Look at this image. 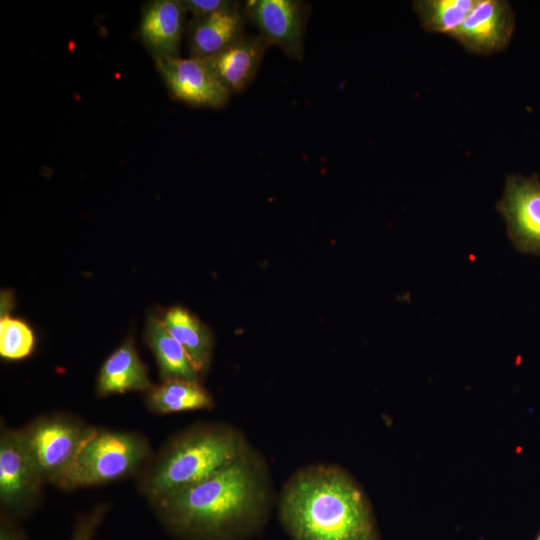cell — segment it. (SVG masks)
Masks as SVG:
<instances>
[{
	"label": "cell",
	"instance_id": "obj_1",
	"mask_svg": "<svg viewBox=\"0 0 540 540\" xmlns=\"http://www.w3.org/2000/svg\"><path fill=\"white\" fill-rule=\"evenodd\" d=\"M275 500L267 461L253 446L206 479L154 501L164 526L184 540H248Z\"/></svg>",
	"mask_w": 540,
	"mask_h": 540
},
{
	"label": "cell",
	"instance_id": "obj_2",
	"mask_svg": "<svg viewBox=\"0 0 540 540\" xmlns=\"http://www.w3.org/2000/svg\"><path fill=\"white\" fill-rule=\"evenodd\" d=\"M277 508L292 540H380L367 494L336 464L297 469L282 486Z\"/></svg>",
	"mask_w": 540,
	"mask_h": 540
},
{
	"label": "cell",
	"instance_id": "obj_3",
	"mask_svg": "<svg viewBox=\"0 0 540 540\" xmlns=\"http://www.w3.org/2000/svg\"><path fill=\"white\" fill-rule=\"evenodd\" d=\"M251 447L246 435L230 424H196L168 444L143 489L154 502L217 473Z\"/></svg>",
	"mask_w": 540,
	"mask_h": 540
},
{
	"label": "cell",
	"instance_id": "obj_4",
	"mask_svg": "<svg viewBox=\"0 0 540 540\" xmlns=\"http://www.w3.org/2000/svg\"><path fill=\"white\" fill-rule=\"evenodd\" d=\"M148 454L147 440L136 433L95 429L56 485L70 490L121 479L137 470Z\"/></svg>",
	"mask_w": 540,
	"mask_h": 540
},
{
	"label": "cell",
	"instance_id": "obj_5",
	"mask_svg": "<svg viewBox=\"0 0 540 540\" xmlns=\"http://www.w3.org/2000/svg\"><path fill=\"white\" fill-rule=\"evenodd\" d=\"M95 431L67 416L42 417L19 430L23 447L43 482H56Z\"/></svg>",
	"mask_w": 540,
	"mask_h": 540
},
{
	"label": "cell",
	"instance_id": "obj_6",
	"mask_svg": "<svg viewBox=\"0 0 540 540\" xmlns=\"http://www.w3.org/2000/svg\"><path fill=\"white\" fill-rule=\"evenodd\" d=\"M497 210L506 221L514 246L521 252L540 255V178L509 175Z\"/></svg>",
	"mask_w": 540,
	"mask_h": 540
},
{
	"label": "cell",
	"instance_id": "obj_7",
	"mask_svg": "<svg viewBox=\"0 0 540 540\" xmlns=\"http://www.w3.org/2000/svg\"><path fill=\"white\" fill-rule=\"evenodd\" d=\"M156 67L172 96L193 106L220 108L230 92L203 59L161 58Z\"/></svg>",
	"mask_w": 540,
	"mask_h": 540
},
{
	"label": "cell",
	"instance_id": "obj_8",
	"mask_svg": "<svg viewBox=\"0 0 540 540\" xmlns=\"http://www.w3.org/2000/svg\"><path fill=\"white\" fill-rule=\"evenodd\" d=\"M245 14L270 44L286 55L302 60L307 19L305 5L295 0H249Z\"/></svg>",
	"mask_w": 540,
	"mask_h": 540
},
{
	"label": "cell",
	"instance_id": "obj_9",
	"mask_svg": "<svg viewBox=\"0 0 540 540\" xmlns=\"http://www.w3.org/2000/svg\"><path fill=\"white\" fill-rule=\"evenodd\" d=\"M43 483L36 473L19 431L4 429L0 437V501L11 513L28 511Z\"/></svg>",
	"mask_w": 540,
	"mask_h": 540
},
{
	"label": "cell",
	"instance_id": "obj_10",
	"mask_svg": "<svg viewBox=\"0 0 540 540\" xmlns=\"http://www.w3.org/2000/svg\"><path fill=\"white\" fill-rule=\"evenodd\" d=\"M514 24V14L509 2L476 0L465 20L449 36L466 50L486 55L507 46Z\"/></svg>",
	"mask_w": 540,
	"mask_h": 540
},
{
	"label": "cell",
	"instance_id": "obj_11",
	"mask_svg": "<svg viewBox=\"0 0 540 540\" xmlns=\"http://www.w3.org/2000/svg\"><path fill=\"white\" fill-rule=\"evenodd\" d=\"M270 45L260 34H244L220 53L203 60L230 93H240L254 79Z\"/></svg>",
	"mask_w": 540,
	"mask_h": 540
},
{
	"label": "cell",
	"instance_id": "obj_12",
	"mask_svg": "<svg viewBox=\"0 0 540 540\" xmlns=\"http://www.w3.org/2000/svg\"><path fill=\"white\" fill-rule=\"evenodd\" d=\"M185 13L180 0H157L146 5L140 33L155 60L180 57Z\"/></svg>",
	"mask_w": 540,
	"mask_h": 540
},
{
	"label": "cell",
	"instance_id": "obj_13",
	"mask_svg": "<svg viewBox=\"0 0 540 540\" xmlns=\"http://www.w3.org/2000/svg\"><path fill=\"white\" fill-rule=\"evenodd\" d=\"M245 13L239 6L204 16H195L189 24V48L191 57H212L242 37Z\"/></svg>",
	"mask_w": 540,
	"mask_h": 540
},
{
	"label": "cell",
	"instance_id": "obj_14",
	"mask_svg": "<svg viewBox=\"0 0 540 540\" xmlns=\"http://www.w3.org/2000/svg\"><path fill=\"white\" fill-rule=\"evenodd\" d=\"M151 388L147 370L130 341L120 346L102 365L97 388L101 396L149 391Z\"/></svg>",
	"mask_w": 540,
	"mask_h": 540
},
{
	"label": "cell",
	"instance_id": "obj_15",
	"mask_svg": "<svg viewBox=\"0 0 540 540\" xmlns=\"http://www.w3.org/2000/svg\"><path fill=\"white\" fill-rule=\"evenodd\" d=\"M162 322L184 348L201 375L207 371L212 353V335L201 321L182 307H172Z\"/></svg>",
	"mask_w": 540,
	"mask_h": 540
},
{
	"label": "cell",
	"instance_id": "obj_16",
	"mask_svg": "<svg viewBox=\"0 0 540 540\" xmlns=\"http://www.w3.org/2000/svg\"><path fill=\"white\" fill-rule=\"evenodd\" d=\"M147 343L153 350L163 380L199 381L200 372L184 348L171 336L162 320L151 318L146 332Z\"/></svg>",
	"mask_w": 540,
	"mask_h": 540
},
{
	"label": "cell",
	"instance_id": "obj_17",
	"mask_svg": "<svg viewBox=\"0 0 540 540\" xmlns=\"http://www.w3.org/2000/svg\"><path fill=\"white\" fill-rule=\"evenodd\" d=\"M148 407L158 414L211 409L214 401L199 381L182 379L165 380L151 388L147 398Z\"/></svg>",
	"mask_w": 540,
	"mask_h": 540
},
{
	"label": "cell",
	"instance_id": "obj_18",
	"mask_svg": "<svg viewBox=\"0 0 540 540\" xmlns=\"http://www.w3.org/2000/svg\"><path fill=\"white\" fill-rule=\"evenodd\" d=\"M476 0H418L413 2L423 28L430 32L456 30L465 20Z\"/></svg>",
	"mask_w": 540,
	"mask_h": 540
},
{
	"label": "cell",
	"instance_id": "obj_19",
	"mask_svg": "<svg viewBox=\"0 0 540 540\" xmlns=\"http://www.w3.org/2000/svg\"><path fill=\"white\" fill-rule=\"evenodd\" d=\"M34 346L31 329L23 321L4 316L0 321V354L5 359L27 357Z\"/></svg>",
	"mask_w": 540,
	"mask_h": 540
},
{
	"label": "cell",
	"instance_id": "obj_20",
	"mask_svg": "<svg viewBox=\"0 0 540 540\" xmlns=\"http://www.w3.org/2000/svg\"><path fill=\"white\" fill-rule=\"evenodd\" d=\"M180 2L186 12H191L193 17L226 11L239 6L238 2L230 0H180Z\"/></svg>",
	"mask_w": 540,
	"mask_h": 540
},
{
	"label": "cell",
	"instance_id": "obj_21",
	"mask_svg": "<svg viewBox=\"0 0 540 540\" xmlns=\"http://www.w3.org/2000/svg\"><path fill=\"white\" fill-rule=\"evenodd\" d=\"M103 515L104 510L100 507L81 518L74 529L71 540H93Z\"/></svg>",
	"mask_w": 540,
	"mask_h": 540
},
{
	"label": "cell",
	"instance_id": "obj_22",
	"mask_svg": "<svg viewBox=\"0 0 540 540\" xmlns=\"http://www.w3.org/2000/svg\"><path fill=\"white\" fill-rule=\"evenodd\" d=\"M0 540H27L24 533L6 518H2Z\"/></svg>",
	"mask_w": 540,
	"mask_h": 540
},
{
	"label": "cell",
	"instance_id": "obj_23",
	"mask_svg": "<svg viewBox=\"0 0 540 540\" xmlns=\"http://www.w3.org/2000/svg\"><path fill=\"white\" fill-rule=\"evenodd\" d=\"M535 540H540V532H539V534L537 535V537H536Z\"/></svg>",
	"mask_w": 540,
	"mask_h": 540
}]
</instances>
